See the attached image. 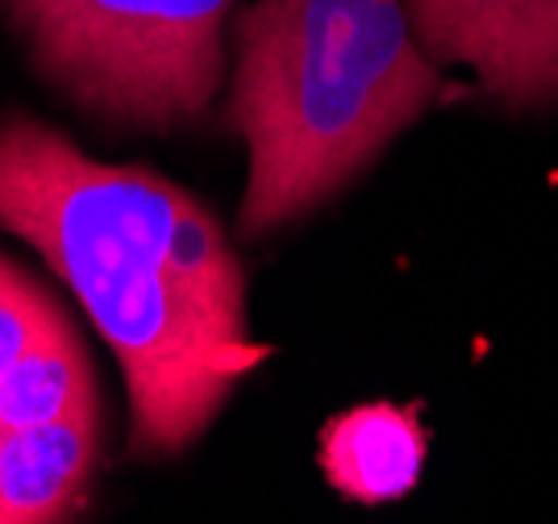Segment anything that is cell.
<instances>
[{
	"instance_id": "obj_1",
	"label": "cell",
	"mask_w": 558,
	"mask_h": 524,
	"mask_svg": "<svg viewBox=\"0 0 558 524\" xmlns=\"http://www.w3.org/2000/svg\"><path fill=\"white\" fill-rule=\"evenodd\" d=\"M0 226L71 283L125 370L134 450H180L271 345L246 333L226 233L146 167H105L38 121L0 125Z\"/></svg>"
},
{
	"instance_id": "obj_2",
	"label": "cell",
	"mask_w": 558,
	"mask_h": 524,
	"mask_svg": "<svg viewBox=\"0 0 558 524\" xmlns=\"http://www.w3.org/2000/svg\"><path fill=\"white\" fill-rule=\"evenodd\" d=\"M438 92L400 0H258L238 17L230 117L251 146L242 229L326 200Z\"/></svg>"
},
{
	"instance_id": "obj_3",
	"label": "cell",
	"mask_w": 558,
	"mask_h": 524,
	"mask_svg": "<svg viewBox=\"0 0 558 524\" xmlns=\"http://www.w3.org/2000/svg\"><path fill=\"white\" fill-rule=\"evenodd\" d=\"M34 59L96 113L167 130L205 113L233 0H4Z\"/></svg>"
},
{
	"instance_id": "obj_4",
	"label": "cell",
	"mask_w": 558,
	"mask_h": 524,
	"mask_svg": "<svg viewBox=\"0 0 558 524\" xmlns=\"http://www.w3.org/2000/svg\"><path fill=\"white\" fill-rule=\"evenodd\" d=\"M421 50L509 105L558 100V0H409Z\"/></svg>"
},
{
	"instance_id": "obj_5",
	"label": "cell",
	"mask_w": 558,
	"mask_h": 524,
	"mask_svg": "<svg viewBox=\"0 0 558 524\" xmlns=\"http://www.w3.org/2000/svg\"><path fill=\"white\" fill-rule=\"evenodd\" d=\"M96 462V412L0 434V524H63Z\"/></svg>"
},
{
	"instance_id": "obj_6",
	"label": "cell",
	"mask_w": 558,
	"mask_h": 524,
	"mask_svg": "<svg viewBox=\"0 0 558 524\" xmlns=\"http://www.w3.org/2000/svg\"><path fill=\"white\" fill-rule=\"evenodd\" d=\"M425 450L429 437L421 429L417 409L359 404L326 425L322 471L350 500L388 503L417 487Z\"/></svg>"
},
{
	"instance_id": "obj_7",
	"label": "cell",
	"mask_w": 558,
	"mask_h": 524,
	"mask_svg": "<svg viewBox=\"0 0 558 524\" xmlns=\"http://www.w3.org/2000/svg\"><path fill=\"white\" fill-rule=\"evenodd\" d=\"M80 412H96L93 370L84 345L59 317L0 375V434L54 425Z\"/></svg>"
},
{
	"instance_id": "obj_8",
	"label": "cell",
	"mask_w": 558,
	"mask_h": 524,
	"mask_svg": "<svg viewBox=\"0 0 558 524\" xmlns=\"http://www.w3.org/2000/svg\"><path fill=\"white\" fill-rule=\"evenodd\" d=\"M59 320L50 304L17 267L0 258V375Z\"/></svg>"
}]
</instances>
